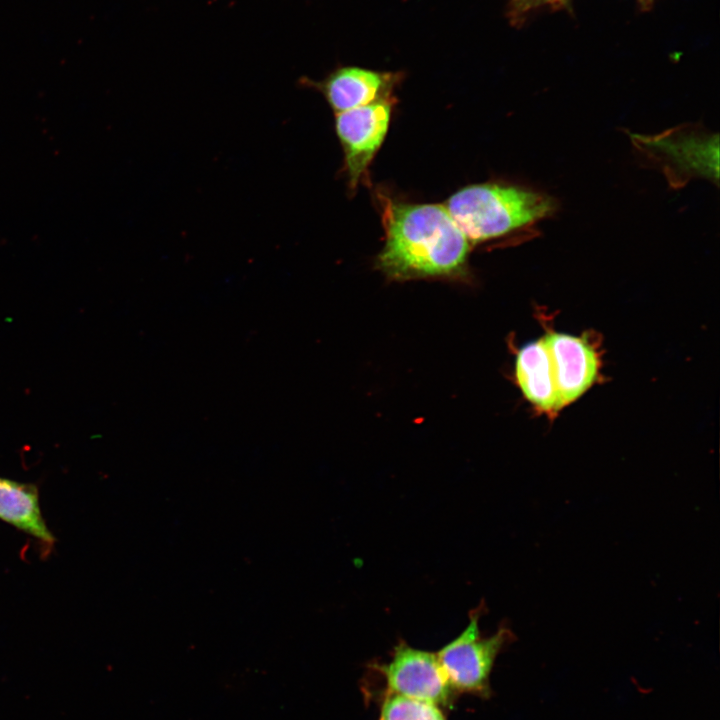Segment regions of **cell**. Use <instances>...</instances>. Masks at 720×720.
Listing matches in <instances>:
<instances>
[{"label":"cell","mask_w":720,"mask_h":720,"mask_svg":"<svg viewBox=\"0 0 720 720\" xmlns=\"http://www.w3.org/2000/svg\"><path fill=\"white\" fill-rule=\"evenodd\" d=\"M383 219L386 240L377 265L390 278L452 276L464 271L469 241L445 206L388 201Z\"/></svg>","instance_id":"6da1fadb"},{"label":"cell","mask_w":720,"mask_h":720,"mask_svg":"<svg viewBox=\"0 0 720 720\" xmlns=\"http://www.w3.org/2000/svg\"><path fill=\"white\" fill-rule=\"evenodd\" d=\"M445 208L468 241L512 234L536 235L538 225L557 210L550 195L525 186L485 183L454 193Z\"/></svg>","instance_id":"7a4b0ae2"},{"label":"cell","mask_w":720,"mask_h":720,"mask_svg":"<svg viewBox=\"0 0 720 720\" xmlns=\"http://www.w3.org/2000/svg\"><path fill=\"white\" fill-rule=\"evenodd\" d=\"M482 610V606L472 610L466 628L436 655L455 691L489 697V679L495 660L515 637L506 625L482 637L479 629Z\"/></svg>","instance_id":"3957f363"},{"label":"cell","mask_w":720,"mask_h":720,"mask_svg":"<svg viewBox=\"0 0 720 720\" xmlns=\"http://www.w3.org/2000/svg\"><path fill=\"white\" fill-rule=\"evenodd\" d=\"M384 676L388 694L436 706L450 704L455 692L435 652L414 648L400 641L390 660L376 665Z\"/></svg>","instance_id":"277c9868"},{"label":"cell","mask_w":720,"mask_h":720,"mask_svg":"<svg viewBox=\"0 0 720 720\" xmlns=\"http://www.w3.org/2000/svg\"><path fill=\"white\" fill-rule=\"evenodd\" d=\"M392 99L336 113L335 130L344 151L345 170L354 189L387 134Z\"/></svg>","instance_id":"5b68a950"},{"label":"cell","mask_w":720,"mask_h":720,"mask_svg":"<svg viewBox=\"0 0 720 720\" xmlns=\"http://www.w3.org/2000/svg\"><path fill=\"white\" fill-rule=\"evenodd\" d=\"M635 145L645 153H665L660 161L670 183L675 186L677 175L680 186L691 177L700 175L718 181V141L711 135H697L694 131H669L656 137L634 136ZM677 186V183H676Z\"/></svg>","instance_id":"8992f818"},{"label":"cell","mask_w":720,"mask_h":720,"mask_svg":"<svg viewBox=\"0 0 720 720\" xmlns=\"http://www.w3.org/2000/svg\"><path fill=\"white\" fill-rule=\"evenodd\" d=\"M399 75L357 66L340 67L322 80L306 76L298 85L320 92L335 113L391 99Z\"/></svg>","instance_id":"52a82bcc"},{"label":"cell","mask_w":720,"mask_h":720,"mask_svg":"<svg viewBox=\"0 0 720 720\" xmlns=\"http://www.w3.org/2000/svg\"><path fill=\"white\" fill-rule=\"evenodd\" d=\"M543 339L550 354L559 403L563 409L594 384L599 374L600 358L585 337L551 331Z\"/></svg>","instance_id":"ba28073f"},{"label":"cell","mask_w":720,"mask_h":720,"mask_svg":"<svg viewBox=\"0 0 720 720\" xmlns=\"http://www.w3.org/2000/svg\"><path fill=\"white\" fill-rule=\"evenodd\" d=\"M515 377L521 392L537 410L554 416L562 409L550 354L543 337L524 345L518 351Z\"/></svg>","instance_id":"9c48e42d"},{"label":"cell","mask_w":720,"mask_h":720,"mask_svg":"<svg viewBox=\"0 0 720 720\" xmlns=\"http://www.w3.org/2000/svg\"><path fill=\"white\" fill-rule=\"evenodd\" d=\"M0 520L52 547L54 534L42 513L39 491L31 483L0 477Z\"/></svg>","instance_id":"30bf717a"},{"label":"cell","mask_w":720,"mask_h":720,"mask_svg":"<svg viewBox=\"0 0 720 720\" xmlns=\"http://www.w3.org/2000/svg\"><path fill=\"white\" fill-rule=\"evenodd\" d=\"M378 720H446L438 706L388 694Z\"/></svg>","instance_id":"8fae6325"},{"label":"cell","mask_w":720,"mask_h":720,"mask_svg":"<svg viewBox=\"0 0 720 720\" xmlns=\"http://www.w3.org/2000/svg\"><path fill=\"white\" fill-rule=\"evenodd\" d=\"M513 1L516 4H518L519 6H528V5H534V4L544 3V2L553 1V0H513Z\"/></svg>","instance_id":"7c38bea8"}]
</instances>
